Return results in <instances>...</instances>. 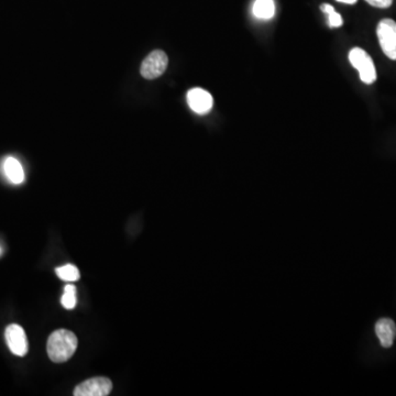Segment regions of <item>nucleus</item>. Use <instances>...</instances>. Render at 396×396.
Returning a JSON list of instances; mask_svg holds the SVG:
<instances>
[{
    "mask_svg": "<svg viewBox=\"0 0 396 396\" xmlns=\"http://www.w3.org/2000/svg\"><path fill=\"white\" fill-rule=\"evenodd\" d=\"M349 61L351 65L359 72V77L364 84H374L376 79V70L374 60L360 48H353L349 52Z\"/></svg>",
    "mask_w": 396,
    "mask_h": 396,
    "instance_id": "2",
    "label": "nucleus"
},
{
    "mask_svg": "<svg viewBox=\"0 0 396 396\" xmlns=\"http://www.w3.org/2000/svg\"><path fill=\"white\" fill-rule=\"evenodd\" d=\"M187 104L197 114H206L213 108V96L203 88L190 89L187 93Z\"/></svg>",
    "mask_w": 396,
    "mask_h": 396,
    "instance_id": "7",
    "label": "nucleus"
},
{
    "mask_svg": "<svg viewBox=\"0 0 396 396\" xmlns=\"http://www.w3.org/2000/svg\"><path fill=\"white\" fill-rule=\"evenodd\" d=\"M169 58L165 52L155 50L145 58L141 64L140 73L145 79H155L162 77L168 69Z\"/></svg>",
    "mask_w": 396,
    "mask_h": 396,
    "instance_id": "4",
    "label": "nucleus"
},
{
    "mask_svg": "<svg viewBox=\"0 0 396 396\" xmlns=\"http://www.w3.org/2000/svg\"><path fill=\"white\" fill-rule=\"evenodd\" d=\"M5 337L8 348L11 349L15 356H26L28 352V339L21 326L17 324L8 326L6 328Z\"/></svg>",
    "mask_w": 396,
    "mask_h": 396,
    "instance_id": "6",
    "label": "nucleus"
},
{
    "mask_svg": "<svg viewBox=\"0 0 396 396\" xmlns=\"http://www.w3.org/2000/svg\"><path fill=\"white\" fill-rule=\"evenodd\" d=\"M378 42L382 51L389 59L396 61V22L392 19H383L376 28Z\"/></svg>",
    "mask_w": 396,
    "mask_h": 396,
    "instance_id": "3",
    "label": "nucleus"
},
{
    "mask_svg": "<svg viewBox=\"0 0 396 396\" xmlns=\"http://www.w3.org/2000/svg\"><path fill=\"white\" fill-rule=\"evenodd\" d=\"M0 253H1V249H0Z\"/></svg>",
    "mask_w": 396,
    "mask_h": 396,
    "instance_id": "16",
    "label": "nucleus"
},
{
    "mask_svg": "<svg viewBox=\"0 0 396 396\" xmlns=\"http://www.w3.org/2000/svg\"><path fill=\"white\" fill-rule=\"evenodd\" d=\"M77 287L72 284H67L64 287L63 296L61 298V304L66 310H74L77 303Z\"/></svg>",
    "mask_w": 396,
    "mask_h": 396,
    "instance_id": "12",
    "label": "nucleus"
},
{
    "mask_svg": "<svg viewBox=\"0 0 396 396\" xmlns=\"http://www.w3.org/2000/svg\"><path fill=\"white\" fill-rule=\"evenodd\" d=\"M56 275L66 282H77L81 277L79 270L73 264H66L63 267L56 268Z\"/></svg>",
    "mask_w": 396,
    "mask_h": 396,
    "instance_id": "11",
    "label": "nucleus"
},
{
    "mask_svg": "<svg viewBox=\"0 0 396 396\" xmlns=\"http://www.w3.org/2000/svg\"><path fill=\"white\" fill-rule=\"evenodd\" d=\"M376 334L384 348H390L396 337V325L390 318H381L376 324Z\"/></svg>",
    "mask_w": 396,
    "mask_h": 396,
    "instance_id": "8",
    "label": "nucleus"
},
{
    "mask_svg": "<svg viewBox=\"0 0 396 396\" xmlns=\"http://www.w3.org/2000/svg\"><path fill=\"white\" fill-rule=\"evenodd\" d=\"M369 5L374 6L376 8H389L391 7L393 0H366Z\"/></svg>",
    "mask_w": 396,
    "mask_h": 396,
    "instance_id": "14",
    "label": "nucleus"
},
{
    "mask_svg": "<svg viewBox=\"0 0 396 396\" xmlns=\"http://www.w3.org/2000/svg\"><path fill=\"white\" fill-rule=\"evenodd\" d=\"M4 171L8 180L13 184H21L25 180L22 165L17 159L7 158L4 163Z\"/></svg>",
    "mask_w": 396,
    "mask_h": 396,
    "instance_id": "9",
    "label": "nucleus"
},
{
    "mask_svg": "<svg viewBox=\"0 0 396 396\" xmlns=\"http://www.w3.org/2000/svg\"><path fill=\"white\" fill-rule=\"evenodd\" d=\"M77 345L79 341L75 334L66 329L55 330L48 337L46 345L48 358L55 363L65 362L75 353Z\"/></svg>",
    "mask_w": 396,
    "mask_h": 396,
    "instance_id": "1",
    "label": "nucleus"
},
{
    "mask_svg": "<svg viewBox=\"0 0 396 396\" xmlns=\"http://www.w3.org/2000/svg\"><path fill=\"white\" fill-rule=\"evenodd\" d=\"M112 390V383L110 378L99 376L81 382L75 388L73 394L75 396H107Z\"/></svg>",
    "mask_w": 396,
    "mask_h": 396,
    "instance_id": "5",
    "label": "nucleus"
},
{
    "mask_svg": "<svg viewBox=\"0 0 396 396\" xmlns=\"http://www.w3.org/2000/svg\"><path fill=\"white\" fill-rule=\"evenodd\" d=\"M339 3L348 4V5H355L358 0H337Z\"/></svg>",
    "mask_w": 396,
    "mask_h": 396,
    "instance_id": "15",
    "label": "nucleus"
},
{
    "mask_svg": "<svg viewBox=\"0 0 396 396\" xmlns=\"http://www.w3.org/2000/svg\"><path fill=\"white\" fill-rule=\"evenodd\" d=\"M254 17L261 20H269L275 15V4L273 0H256L252 7Z\"/></svg>",
    "mask_w": 396,
    "mask_h": 396,
    "instance_id": "10",
    "label": "nucleus"
},
{
    "mask_svg": "<svg viewBox=\"0 0 396 396\" xmlns=\"http://www.w3.org/2000/svg\"><path fill=\"white\" fill-rule=\"evenodd\" d=\"M320 9L324 13L328 15V22L331 28H338V27L343 26V20L339 13H336L335 8L329 4H323L320 6Z\"/></svg>",
    "mask_w": 396,
    "mask_h": 396,
    "instance_id": "13",
    "label": "nucleus"
}]
</instances>
